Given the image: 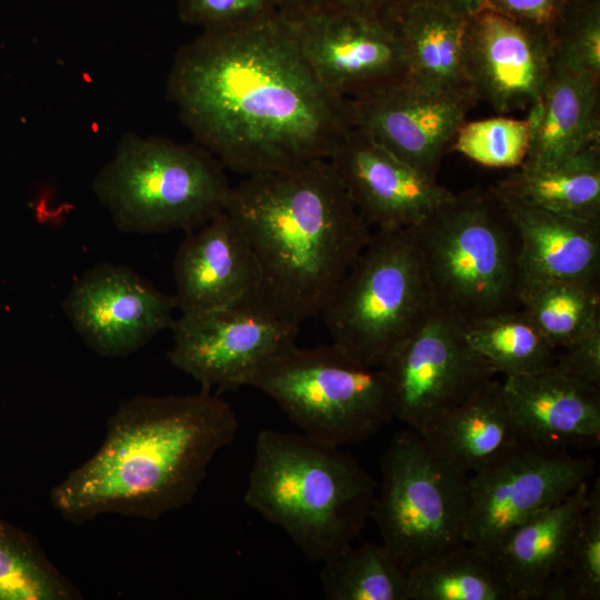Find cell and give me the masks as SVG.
I'll list each match as a JSON object with an SVG mask.
<instances>
[{"instance_id": "1", "label": "cell", "mask_w": 600, "mask_h": 600, "mask_svg": "<svg viewBox=\"0 0 600 600\" xmlns=\"http://www.w3.org/2000/svg\"><path fill=\"white\" fill-rule=\"evenodd\" d=\"M167 98L196 143L244 177L328 159L352 128L349 99L318 80L281 13L203 30L176 53Z\"/></svg>"}, {"instance_id": "2", "label": "cell", "mask_w": 600, "mask_h": 600, "mask_svg": "<svg viewBox=\"0 0 600 600\" xmlns=\"http://www.w3.org/2000/svg\"><path fill=\"white\" fill-rule=\"evenodd\" d=\"M238 430L234 410L208 389L127 399L100 448L51 489V506L73 524L108 513L157 520L193 500Z\"/></svg>"}, {"instance_id": "3", "label": "cell", "mask_w": 600, "mask_h": 600, "mask_svg": "<svg viewBox=\"0 0 600 600\" xmlns=\"http://www.w3.org/2000/svg\"><path fill=\"white\" fill-rule=\"evenodd\" d=\"M226 211L256 258L254 301L298 327L321 313L372 234L328 159L244 177Z\"/></svg>"}, {"instance_id": "4", "label": "cell", "mask_w": 600, "mask_h": 600, "mask_svg": "<svg viewBox=\"0 0 600 600\" xmlns=\"http://www.w3.org/2000/svg\"><path fill=\"white\" fill-rule=\"evenodd\" d=\"M377 483L339 447L261 430L243 500L302 554L322 562L350 546L371 514Z\"/></svg>"}, {"instance_id": "5", "label": "cell", "mask_w": 600, "mask_h": 600, "mask_svg": "<svg viewBox=\"0 0 600 600\" xmlns=\"http://www.w3.org/2000/svg\"><path fill=\"white\" fill-rule=\"evenodd\" d=\"M412 229L436 311L467 328L520 308L519 237L490 188L452 193Z\"/></svg>"}, {"instance_id": "6", "label": "cell", "mask_w": 600, "mask_h": 600, "mask_svg": "<svg viewBox=\"0 0 600 600\" xmlns=\"http://www.w3.org/2000/svg\"><path fill=\"white\" fill-rule=\"evenodd\" d=\"M226 168L198 143L127 132L92 181L118 230L189 233L227 207Z\"/></svg>"}, {"instance_id": "7", "label": "cell", "mask_w": 600, "mask_h": 600, "mask_svg": "<svg viewBox=\"0 0 600 600\" xmlns=\"http://www.w3.org/2000/svg\"><path fill=\"white\" fill-rule=\"evenodd\" d=\"M434 312L420 248L407 227L372 232L320 314L334 346L381 368Z\"/></svg>"}, {"instance_id": "8", "label": "cell", "mask_w": 600, "mask_h": 600, "mask_svg": "<svg viewBox=\"0 0 600 600\" xmlns=\"http://www.w3.org/2000/svg\"><path fill=\"white\" fill-rule=\"evenodd\" d=\"M250 387L270 397L304 436L334 447L363 441L394 418L383 369L357 362L333 343L292 344Z\"/></svg>"}, {"instance_id": "9", "label": "cell", "mask_w": 600, "mask_h": 600, "mask_svg": "<svg viewBox=\"0 0 600 600\" xmlns=\"http://www.w3.org/2000/svg\"><path fill=\"white\" fill-rule=\"evenodd\" d=\"M381 483L370 517L397 563L410 567L467 543L469 474L410 428L380 458Z\"/></svg>"}, {"instance_id": "10", "label": "cell", "mask_w": 600, "mask_h": 600, "mask_svg": "<svg viewBox=\"0 0 600 600\" xmlns=\"http://www.w3.org/2000/svg\"><path fill=\"white\" fill-rule=\"evenodd\" d=\"M594 469L592 458L520 439L502 458L469 476L467 543L492 554L511 530L570 496Z\"/></svg>"}, {"instance_id": "11", "label": "cell", "mask_w": 600, "mask_h": 600, "mask_svg": "<svg viewBox=\"0 0 600 600\" xmlns=\"http://www.w3.org/2000/svg\"><path fill=\"white\" fill-rule=\"evenodd\" d=\"M170 330V363L201 388L224 391L250 387L270 360L296 343L300 327L249 301L209 312L180 313Z\"/></svg>"}, {"instance_id": "12", "label": "cell", "mask_w": 600, "mask_h": 600, "mask_svg": "<svg viewBox=\"0 0 600 600\" xmlns=\"http://www.w3.org/2000/svg\"><path fill=\"white\" fill-rule=\"evenodd\" d=\"M381 368L391 387L394 418L419 433L497 373L471 347L464 328L438 311Z\"/></svg>"}, {"instance_id": "13", "label": "cell", "mask_w": 600, "mask_h": 600, "mask_svg": "<svg viewBox=\"0 0 600 600\" xmlns=\"http://www.w3.org/2000/svg\"><path fill=\"white\" fill-rule=\"evenodd\" d=\"M63 311L82 341L98 356L127 357L170 329L172 296L131 268L98 263L72 283Z\"/></svg>"}, {"instance_id": "14", "label": "cell", "mask_w": 600, "mask_h": 600, "mask_svg": "<svg viewBox=\"0 0 600 600\" xmlns=\"http://www.w3.org/2000/svg\"><path fill=\"white\" fill-rule=\"evenodd\" d=\"M464 72L476 101L506 114L541 97L553 62L548 27L483 7L466 18Z\"/></svg>"}, {"instance_id": "15", "label": "cell", "mask_w": 600, "mask_h": 600, "mask_svg": "<svg viewBox=\"0 0 600 600\" xmlns=\"http://www.w3.org/2000/svg\"><path fill=\"white\" fill-rule=\"evenodd\" d=\"M287 18L306 61L331 93L353 99L407 79L397 28L346 12Z\"/></svg>"}, {"instance_id": "16", "label": "cell", "mask_w": 600, "mask_h": 600, "mask_svg": "<svg viewBox=\"0 0 600 600\" xmlns=\"http://www.w3.org/2000/svg\"><path fill=\"white\" fill-rule=\"evenodd\" d=\"M349 102L353 128L432 180L474 103L427 91L407 79Z\"/></svg>"}, {"instance_id": "17", "label": "cell", "mask_w": 600, "mask_h": 600, "mask_svg": "<svg viewBox=\"0 0 600 600\" xmlns=\"http://www.w3.org/2000/svg\"><path fill=\"white\" fill-rule=\"evenodd\" d=\"M328 160L361 217L376 229L418 226L453 193L358 128L344 133Z\"/></svg>"}, {"instance_id": "18", "label": "cell", "mask_w": 600, "mask_h": 600, "mask_svg": "<svg viewBox=\"0 0 600 600\" xmlns=\"http://www.w3.org/2000/svg\"><path fill=\"white\" fill-rule=\"evenodd\" d=\"M176 309L202 313L254 301L259 270L250 243L224 210L187 233L173 261Z\"/></svg>"}, {"instance_id": "19", "label": "cell", "mask_w": 600, "mask_h": 600, "mask_svg": "<svg viewBox=\"0 0 600 600\" xmlns=\"http://www.w3.org/2000/svg\"><path fill=\"white\" fill-rule=\"evenodd\" d=\"M521 440L562 449H589L600 441V387L553 364L504 377L502 382Z\"/></svg>"}, {"instance_id": "20", "label": "cell", "mask_w": 600, "mask_h": 600, "mask_svg": "<svg viewBox=\"0 0 600 600\" xmlns=\"http://www.w3.org/2000/svg\"><path fill=\"white\" fill-rule=\"evenodd\" d=\"M493 192L519 237V300L551 283L600 286V223L558 216Z\"/></svg>"}, {"instance_id": "21", "label": "cell", "mask_w": 600, "mask_h": 600, "mask_svg": "<svg viewBox=\"0 0 600 600\" xmlns=\"http://www.w3.org/2000/svg\"><path fill=\"white\" fill-rule=\"evenodd\" d=\"M588 482L511 530L492 553L514 600H542L566 570L589 501Z\"/></svg>"}, {"instance_id": "22", "label": "cell", "mask_w": 600, "mask_h": 600, "mask_svg": "<svg viewBox=\"0 0 600 600\" xmlns=\"http://www.w3.org/2000/svg\"><path fill=\"white\" fill-rule=\"evenodd\" d=\"M530 146L520 167H543L600 143L599 78L552 62L538 102L527 111Z\"/></svg>"}, {"instance_id": "23", "label": "cell", "mask_w": 600, "mask_h": 600, "mask_svg": "<svg viewBox=\"0 0 600 600\" xmlns=\"http://www.w3.org/2000/svg\"><path fill=\"white\" fill-rule=\"evenodd\" d=\"M421 434L467 474L492 464L520 440L503 384L493 378Z\"/></svg>"}, {"instance_id": "24", "label": "cell", "mask_w": 600, "mask_h": 600, "mask_svg": "<svg viewBox=\"0 0 600 600\" xmlns=\"http://www.w3.org/2000/svg\"><path fill=\"white\" fill-rule=\"evenodd\" d=\"M466 18L440 0H421L402 14L396 28L406 52L409 82L477 102L464 72Z\"/></svg>"}, {"instance_id": "25", "label": "cell", "mask_w": 600, "mask_h": 600, "mask_svg": "<svg viewBox=\"0 0 600 600\" xmlns=\"http://www.w3.org/2000/svg\"><path fill=\"white\" fill-rule=\"evenodd\" d=\"M490 188L537 209L600 223V143L548 166L519 167Z\"/></svg>"}, {"instance_id": "26", "label": "cell", "mask_w": 600, "mask_h": 600, "mask_svg": "<svg viewBox=\"0 0 600 600\" xmlns=\"http://www.w3.org/2000/svg\"><path fill=\"white\" fill-rule=\"evenodd\" d=\"M407 600H514L493 556L469 543L410 567Z\"/></svg>"}, {"instance_id": "27", "label": "cell", "mask_w": 600, "mask_h": 600, "mask_svg": "<svg viewBox=\"0 0 600 600\" xmlns=\"http://www.w3.org/2000/svg\"><path fill=\"white\" fill-rule=\"evenodd\" d=\"M471 347L504 377L530 374L551 367L556 349L520 307L464 328Z\"/></svg>"}, {"instance_id": "28", "label": "cell", "mask_w": 600, "mask_h": 600, "mask_svg": "<svg viewBox=\"0 0 600 600\" xmlns=\"http://www.w3.org/2000/svg\"><path fill=\"white\" fill-rule=\"evenodd\" d=\"M33 534L0 514V600H79Z\"/></svg>"}, {"instance_id": "29", "label": "cell", "mask_w": 600, "mask_h": 600, "mask_svg": "<svg viewBox=\"0 0 600 600\" xmlns=\"http://www.w3.org/2000/svg\"><path fill=\"white\" fill-rule=\"evenodd\" d=\"M328 600H407L406 571L382 544H351L322 561Z\"/></svg>"}, {"instance_id": "30", "label": "cell", "mask_w": 600, "mask_h": 600, "mask_svg": "<svg viewBox=\"0 0 600 600\" xmlns=\"http://www.w3.org/2000/svg\"><path fill=\"white\" fill-rule=\"evenodd\" d=\"M530 316L557 350L581 338L600 323V286L558 282L521 298Z\"/></svg>"}, {"instance_id": "31", "label": "cell", "mask_w": 600, "mask_h": 600, "mask_svg": "<svg viewBox=\"0 0 600 600\" xmlns=\"http://www.w3.org/2000/svg\"><path fill=\"white\" fill-rule=\"evenodd\" d=\"M600 599V481L589 488L564 572L544 591L542 600Z\"/></svg>"}, {"instance_id": "32", "label": "cell", "mask_w": 600, "mask_h": 600, "mask_svg": "<svg viewBox=\"0 0 600 600\" xmlns=\"http://www.w3.org/2000/svg\"><path fill=\"white\" fill-rule=\"evenodd\" d=\"M530 146L527 118L497 116L464 121L458 129L451 148L468 159L488 168H519Z\"/></svg>"}, {"instance_id": "33", "label": "cell", "mask_w": 600, "mask_h": 600, "mask_svg": "<svg viewBox=\"0 0 600 600\" xmlns=\"http://www.w3.org/2000/svg\"><path fill=\"white\" fill-rule=\"evenodd\" d=\"M549 31L554 64L600 79V0H564Z\"/></svg>"}, {"instance_id": "34", "label": "cell", "mask_w": 600, "mask_h": 600, "mask_svg": "<svg viewBox=\"0 0 600 600\" xmlns=\"http://www.w3.org/2000/svg\"><path fill=\"white\" fill-rule=\"evenodd\" d=\"M180 20L203 30L250 24L279 12L278 0H177Z\"/></svg>"}, {"instance_id": "35", "label": "cell", "mask_w": 600, "mask_h": 600, "mask_svg": "<svg viewBox=\"0 0 600 600\" xmlns=\"http://www.w3.org/2000/svg\"><path fill=\"white\" fill-rule=\"evenodd\" d=\"M421 0H278L279 12L287 17L346 12L397 26L402 14Z\"/></svg>"}, {"instance_id": "36", "label": "cell", "mask_w": 600, "mask_h": 600, "mask_svg": "<svg viewBox=\"0 0 600 600\" xmlns=\"http://www.w3.org/2000/svg\"><path fill=\"white\" fill-rule=\"evenodd\" d=\"M553 366L589 384L600 387V323L556 353Z\"/></svg>"}, {"instance_id": "37", "label": "cell", "mask_w": 600, "mask_h": 600, "mask_svg": "<svg viewBox=\"0 0 600 600\" xmlns=\"http://www.w3.org/2000/svg\"><path fill=\"white\" fill-rule=\"evenodd\" d=\"M564 0H486L484 6L524 22L550 27Z\"/></svg>"}, {"instance_id": "38", "label": "cell", "mask_w": 600, "mask_h": 600, "mask_svg": "<svg viewBox=\"0 0 600 600\" xmlns=\"http://www.w3.org/2000/svg\"><path fill=\"white\" fill-rule=\"evenodd\" d=\"M456 13L468 17L484 7L486 0H440Z\"/></svg>"}]
</instances>
